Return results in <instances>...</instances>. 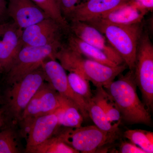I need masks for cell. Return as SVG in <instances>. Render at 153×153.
Instances as JSON below:
<instances>
[{"mask_svg":"<svg viewBox=\"0 0 153 153\" xmlns=\"http://www.w3.org/2000/svg\"><path fill=\"white\" fill-rule=\"evenodd\" d=\"M118 132L103 131L96 126L67 128L59 135L66 143L79 152L93 153L118 137Z\"/></svg>","mask_w":153,"mask_h":153,"instance_id":"cell-5","label":"cell"},{"mask_svg":"<svg viewBox=\"0 0 153 153\" xmlns=\"http://www.w3.org/2000/svg\"><path fill=\"white\" fill-rule=\"evenodd\" d=\"M46 80L41 66L12 85L8 94L7 105L14 119L21 118L25 108Z\"/></svg>","mask_w":153,"mask_h":153,"instance_id":"cell-7","label":"cell"},{"mask_svg":"<svg viewBox=\"0 0 153 153\" xmlns=\"http://www.w3.org/2000/svg\"><path fill=\"white\" fill-rule=\"evenodd\" d=\"M130 1L131 0H87L75 6L67 18V21L85 23L91 22Z\"/></svg>","mask_w":153,"mask_h":153,"instance_id":"cell-14","label":"cell"},{"mask_svg":"<svg viewBox=\"0 0 153 153\" xmlns=\"http://www.w3.org/2000/svg\"><path fill=\"white\" fill-rule=\"evenodd\" d=\"M7 0H0V22H3L7 16Z\"/></svg>","mask_w":153,"mask_h":153,"instance_id":"cell-29","label":"cell"},{"mask_svg":"<svg viewBox=\"0 0 153 153\" xmlns=\"http://www.w3.org/2000/svg\"><path fill=\"white\" fill-rule=\"evenodd\" d=\"M86 23L93 26L102 33L123 59L129 70H134L138 47L143 34L142 22L128 26L98 22Z\"/></svg>","mask_w":153,"mask_h":153,"instance_id":"cell-3","label":"cell"},{"mask_svg":"<svg viewBox=\"0 0 153 153\" xmlns=\"http://www.w3.org/2000/svg\"><path fill=\"white\" fill-rule=\"evenodd\" d=\"M62 42L41 46H23L7 72V81L12 85L42 66L48 59H55V55L63 45Z\"/></svg>","mask_w":153,"mask_h":153,"instance_id":"cell-4","label":"cell"},{"mask_svg":"<svg viewBox=\"0 0 153 153\" xmlns=\"http://www.w3.org/2000/svg\"><path fill=\"white\" fill-rule=\"evenodd\" d=\"M86 103L89 117L93 121L95 126L103 131L108 132L119 131V126L120 124L111 123L101 108L93 101L92 99Z\"/></svg>","mask_w":153,"mask_h":153,"instance_id":"cell-20","label":"cell"},{"mask_svg":"<svg viewBox=\"0 0 153 153\" xmlns=\"http://www.w3.org/2000/svg\"><path fill=\"white\" fill-rule=\"evenodd\" d=\"M131 1L148 12H152L153 0H131Z\"/></svg>","mask_w":153,"mask_h":153,"instance_id":"cell-28","label":"cell"},{"mask_svg":"<svg viewBox=\"0 0 153 153\" xmlns=\"http://www.w3.org/2000/svg\"><path fill=\"white\" fill-rule=\"evenodd\" d=\"M60 96V105L54 112L57 115L59 125L67 128L81 126L84 118L78 107L73 102Z\"/></svg>","mask_w":153,"mask_h":153,"instance_id":"cell-17","label":"cell"},{"mask_svg":"<svg viewBox=\"0 0 153 153\" xmlns=\"http://www.w3.org/2000/svg\"><path fill=\"white\" fill-rule=\"evenodd\" d=\"M7 14L24 30L49 17L31 0H8Z\"/></svg>","mask_w":153,"mask_h":153,"instance_id":"cell-13","label":"cell"},{"mask_svg":"<svg viewBox=\"0 0 153 153\" xmlns=\"http://www.w3.org/2000/svg\"><path fill=\"white\" fill-rule=\"evenodd\" d=\"M2 71L1 69V67H0V73H2Z\"/></svg>","mask_w":153,"mask_h":153,"instance_id":"cell-31","label":"cell"},{"mask_svg":"<svg viewBox=\"0 0 153 153\" xmlns=\"http://www.w3.org/2000/svg\"><path fill=\"white\" fill-rule=\"evenodd\" d=\"M63 32L57 22L47 18L23 30V46L41 47L61 42Z\"/></svg>","mask_w":153,"mask_h":153,"instance_id":"cell-9","label":"cell"},{"mask_svg":"<svg viewBox=\"0 0 153 153\" xmlns=\"http://www.w3.org/2000/svg\"><path fill=\"white\" fill-rule=\"evenodd\" d=\"M2 114L3 112L1 111H0V128L3 126L4 123V120Z\"/></svg>","mask_w":153,"mask_h":153,"instance_id":"cell-30","label":"cell"},{"mask_svg":"<svg viewBox=\"0 0 153 153\" xmlns=\"http://www.w3.org/2000/svg\"><path fill=\"white\" fill-rule=\"evenodd\" d=\"M23 30L13 22H0V67L7 73L23 46Z\"/></svg>","mask_w":153,"mask_h":153,"instance_id":"cell-10","label":"cell"},{"mask_svg":"<svg viewBox=\"0 0 153 153\" xmlns=\"http://www.w3.org/2000/svg\"><path fill=\"white\" fill-rule=\"evenodd\" d=\"M19 152L14 132L10 129L0 132V153Z\"/></svg>","mask_w":153,"mask_h":153,"instance_id":"cell-25","label":"cell"},{"mask_svg":"<svg viewBox=\"0 0 153 153\" xmlns=\"http://www.w3.org/2000/svg\"><path fill=\"white\" fill-rule=\"evenodd\" d=\"M63 17L67 20L69 14L81 0H56Z\"/></svg>","mask_w":153,"mask_h":153,"instance_id":"cell-26","label":"cell"},{"mask_svg":"<svg viewBox=\"0 0 153 153\" xmlns=\"http://www.w3.org/2000/svg\"><path fill=\"white\" fill-rule=\"evenodd\" d=\"M124 136L146 153H153L152 132L137 129L128 130L124 133Z\"/></svg>","mask_w":153,"mask_h":153,"instance_id":"cell-22","label":"cell"},{"mask_svg":"<svg viewBox=\"0 0 153 153\" xmlns=\"http://www.w3.org/2000/svg\"><path fill=\"white\" fill-rule=\"evenodd\" d=\"M67 78L71 88L86 102L92 99L93 94L91 92L89 81L74 72H69Z\"/></svg>","mask_w":153,"mask_h":153,"instance_id":"cell-24","label":"cell"},{"mask_svg":"<svg viewBox=\"0 0 153 153\" xmlns=\"http://www.w3.org/2000/svg\"><path fill=\"white\" fill-rule=\"evenodd\" d=\"M55 59L66 71L78 74L96 87L109 84L127 68L125 63L110 66L91 60L64 44L56 53Z\"/></svg>","mask_w":153,"mask_h":153,"instance_id":"cell-2","label":"cell"},{"mask_svg":"<svg viewBox=\"0 0 153 153\" xmlns=\"http://www.w3.org/2000/svg\"><path fill=\"white\" fill-rule=\"evenodd\" d=\"M148 13L130 1L90 22H98L105 24L128 26L142 22Z\"/></svg>","mask_w":153,"mask_h":153,"instance_id":"cell-16","label":"cell"},{"mask_svg":"<svg viewBox=\"0 0 153 153\" xmlns=\"http://www.w3.org/2000/svg\"><path fill=\"white\" fill-rule=\"evenodd\" d=\"M27 153H79L66 143L59 135L51 137L41 144L31 149Z\"/></svg>","mask_w":153,"mask_h":153,"instance_id":"cell-21","label":"cell"},{"mask_svg":"<svg viewBox=\"0 0 153 153\" xmlns=\"http://www.w3.org/2000/svg\"><path fill=\"white\" fill-rule=\"evenodd\" d=\"M119 76L117 80H114L103 88L116 105L122 119L130 124L150 125L151 116L137 94L134 70H129L124 75Z\"/></svg>","mask_w":153,"mask_h":153,"instance_id":"cell-1","label":"cell"},{"mask_svg":"<svg viewBox=\"0 0 153 153\" xmlns=\"http://www.w3.org/2000/svg\"><path fill=\"white\" fill-rule=\"evenodd\" d=\"M46 80L56 91L76 105L84 119L89 117L86 101L75 93L68 83L66 70L55 59H49L42 65Z\"/></svg>","mask_w":153,"mask_h":153,"instance_id":"cell-8","label":"cell"},{"mask_svg":"<svg viewBox=\"0 0 153 153\" xmlns=\"http://www.w3.org/2000/svg\"><path fill=\"white\" fill-rule=\"evenodd\" d=\"M134 76L148 110L153 105V46L148 34H142L138 47Z\"/></svg>","mask_w":153,"mask_h":153,"instance_id":"cell-6","label":"cell"},{"mask_svg":"<svg viewBox=\"0 0 153 153\" xmlns=\"http://www.w3.org/2000/svg\"><path fill=\"white\" fill-rule=\"evenodd\" d=\"M60 105V96L45 82L34 95L21 115L27 123L35 118L52 113Z\"/></svg>","mask_w":153,"mask_h":153,"instance_id":"cell-11","label":"cell"},{"mask_svg":"<svg viewBox=\"0 0 153 153\" xmlns=\"http://www.w3.org/2000/svg\"><path fill=\"white\" fill-rule=\"evenodd\" d=\"M26 152L52 137L59 126L58 119L54 113L41 116L30 120Z\"/></svg>","mask_w":153,"mask_h":153,"instance_id":"cell-15","label":"cell"},{"mask_svg":"<svg viewBox=\"0 0 153 153\" xmlns=\"http://www.w3.org/2000/svg\"><path fill=\"white\" fill-rule=\"evenodd\" d=\"M119 153H146L144 151L131 142H123L119 147Z\"/></svg>","mask_w":153,"mask_h":153,"instance_id":"cell-27","label":"cell"},{"mask_svg":"<svg viewBox=\"0 0 153 153\" xmlns=\"http://www.w3.org/2000/svg\"><path fill=\"white\" fill-rule=\"evenodd\" d=\"M92 99L101 108L111 123H120V113L112 97L104 88L96 87Z\"/></svg>","mask_w":153,"mask_h":153,"instance_id":"cell-19","label":"cell"},{"mask_svg":"<svg viewBox=\"0 0 153 153\" xmlns=\"http://www.w3.org/2000/svg\"><path fill=\"white\" fill-rule=\"evenodd\" d=\"M62 27L65 32H69V23L63 17L56 0H31Z\"/></svg>","mask_w":153,"mask_h":153,"instance_id":"cell-23","label":"cell"},{"mask_svg":"<svg viewBox=\"0 0 153 153\" xmlns=\"http://www.w3.org/2000/svg\"><path fill=\"white\" fill-rule=\"evenodd\" d=\"M69 31L82 41L104 52L117 65L125 63L123 59L109 44L104 35L93 26L85 22L74 21L69 24Z\"/></svg>","mask_w":153,"mask_h":153,"instance_id":"cell-12","label":"cell"},{"mask_svg":"<svg viewBox=\"0 0 153 153\" xmlns=\"http://www.w3.org/2000/svg\"><path fill=\"white\" fill-rule=\"evenodd\" d=\"M67 45L71 49L91 60L108 66H118L111 60L104 52L82 41L72 34L68 37Z\"/></svg>","mask_w":153,"mask_h":153,"instance_id":"cell-18","label":"cell"}]
</instances>
